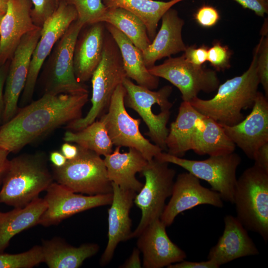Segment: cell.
I'll return each instance as SVG.
<instances>
[{
	"instance_id": "6da1fadb",
	"label": "cell",
	"mask_w": 268,
	"mask_h": 268,
	"mask_svg": "<svg viewBox=\"0 0 268 268\" xmlns=\"http://www.w3.org/2000/svg\"><path fill=\"white\" fill-rule=\"evenodd\" d=\"M88 93L44 94L0 127V148L17 153L55 129L82 117Z\"/></svg>"
},
{
	"instance_id": "7a4b0ae2",
	"label": "cell",
	"mask_w": 268,
	"mask_h": 268,
	"mask_svg": "<svg viewBox=\"0 0 268 268\" xmlns=\"http://www.w3.org/2000/svg\"><path fill=\"white\" fill-rule=\"evenodd\" d=\"M260 84L257 69V52L248 69L219 85L213 97L204 100L196 97L189 103L202 115L222 125L233 126L244 118L241 111L253 106Z\"/></svg>"
},
{
	"instance_id": "3957f363",
	"label": "cell",
	"mask_w": 268,
	"mask_h": 268,
	"mask_svg": "<svg viewBox=\"0 0 268 268\" xmlns=\"http://www.w3.org/2000/svg\"><path fill=\"white\" fill-rule=\"evenodd\" d=\"M54 181L44 153L19 155L9 160L0 191V203L23 207L38 198Z\"/></svg>"
},
{
	"instance_id": "277c9868",
	"label": "cell",
	"mask_w": 268,
	"mask_h": 268,
	"mask_svg": "<svg viewBox=\"0 0 268 268\" xmlns=\"http://www.w3.org/2000/svg\"><path fill=\"white\" fill-rule=\"evenodd\" d=\"M237 218L247 231L268 240V171L256 164L237 179L234 195Z\"/></svg>"
},
{
	"instance_id": "5b68a950",
	"label": "cell",
	"mask_w": 268,
	"mask_h": 268,
	"mask_svg": "<svg viewBox=\"0 0 268 268\" xmlns=\"http://www.w3.org/2000/svg\"><path fill=\"white\" fill-rule=\"evenodd\" d=\"M102 59L93 72L92 83V106L84 117L67 125L68 130H80L96 121L107 110L112 96L117 87L127 77L119 49L107 30Z\"/></svg>"
},
{
	"instance_id": "8992f818",
	"label": "cell",
	"mask_w": 268,
	"mask_h": 268,
	"mask_svg": "<svg viewBox=\"0 0 268 268\" xmlns=\"http://www.w3.org/2000/svg\"><path fill=\"white\" fill-rule=\"evenodd\" d=\"M126 90L125 106L135 111L148 128L145 134L155 144L166 150L165 140L169 132L167 125L172 103L169 100L172 87L166 85L153 91L134 83L126 77L123 81Z\"/></svg>"
},
{
	"instance_id": "52a82bcc",
	"label": "cell",
	"mask_w": 268,
	"mask_h": 268,
	"mask_svg": "<svg viewBox=\"0 0 268 268\" xmlns=\"http://www.w3.org/2000/svg\"><path fill=\"white\" fill-rule=\"evenodd\" d=\"M77 146L74 158L60 168L52 166L54 181L76 193L93 196L112 193L104 159L90 150Z\"/></svg>"
},
{
	"instance_id": "ba28073f",
	"label": "cell",
	"mask_w": 268,
	"mask_h": 268,
	"mask_svg": "<svg viewBox=\"0 0 268 268\" xmlns=\"http://www.w3.org/2000/svg\"><path fill=\"white\" fill-rule=\"evenodd\" d=\"M140 173L145 182L134 202L140 209L141 216L131 238L137 237L147 225L160 218L166 200L171 195L176 174L169 163L156 158L148 161Z\"/></svg>"
},
{
	"instance_id": "9c48e42d",
	"label": "cell",
	"mask_w": 268,
	"mask_h": 268,
	"mask_svg": "<svg viewBox=\"0 0 268 268\" xmlns=\"http://www.w3.org/2000/svg\"><path fill=\"white\" fill-rule=\"evenodd\" d=\"M126 90L122 84L115 89L106 112L100 117L113 144L116 146L134 148L147 161L162 152L159 146L150 142L139 130L140 119L131 117L126 109Z\"/></svg>"
},
{
	"instance_id": "30bf717a",
	"label": "cell",
	"mask_w": 268,
	"mask_h": 268,
	"mask_svg": "<svg viewBox=\"0 0 268 268\" xmlns=\"http://www.w3.org/2000/svg\"><path fill=\"white\" fill-rule=\"evenodd\" d=\"M84 26L77 19L74 21L54 47L45 74L44 94L88 93L86 85L76 79L73 68L75 45Z\"/></svg>"
},
{
	"instance_id": "8fae6325",
	"label": "cell",
	"mask_w": 268,
	"mask_h": 268,
	"mask_svg": "<svg viewBox=\"0 0 268 268\" xmlns=\"http://www.w3.org/2000/svg\"><path fill=\"white\" fill-rule=\"evenodd\" d=\"M155 158L180 166L198 179L206 181L211 190L217 192L222 200L233 203L237 179L236 170L241 162L237 153L233 152L210 156L203 160H194L162 152Z\"/></svg>"
},
{
	"instance_id": "7c38bea8",
	"label": "cell",
	"mask_w": 268,
	"mask_h": 268,
	"mask_svg": "<svg viewBox=\"0 0 268 268\" xmlns=\"http://www.w3.org/2000/svg\"><path fill=\"white\" fill-rule=\"evenodd\" d=\"M77 19L74 7L62 0H59L55 12L41 26V35L33 51L28 74L22 93L21 105L30 103L33 96L39 72L45 60L69 25Z\"/></svg>"
},
{
	"instance_id": "4fadbf2b",
	"label": "cell",
	"mask_w": 268,
	"mask_h": 268,
	"mask_svg": "<svg viewBox=\"0 0 268 268\" xmlns=\"http://www.w3.org/2000/svg\"><path fill=\"white\" fill-rule=\"evenodd\" d=\"M148 70L153 75L163 78L176 86L185 102H189L201 91L210 93L216 90L220 83L215 70L195 66L188 62L183 55L170 57Z\"/></svg>"
},
{
	"instance_id": "5bb4252c",
	"label": "cell",
	"mask_w": 268,
	"mask_h": 268,
	"mask_svg": "<svg viewBox=\"0 0 268 268\" xmlns=\"http://www.w3.org/2000/svg\"><path fill=\"white\" fill-rule=\"evenodd\" d=\"M44 199L47 208L38 224L45 227L57 225L76 213L97 207L109 205L113 193L97 195H83L73 192L55 181L46 190Z\"/></svg>"
},
{
	"instance_id": "9a60e30c",
	"label": "cell",
	"mask_w": 268,
	"mask_h": 268,
	"mask_svg": "<svg viewBox=\"0 0 268 268\" xmlns=\"http://www.w3.org/2000/svg\"><path fill=\"white\" fill-rule=\"evenodd\" d=\"M41 27L24 35L11 59L3 92L2 124L17 112L18 102L27 80L33 51L41 35Z\"/></svg>"
},
{
	"instance_id": "2e32d148",
	"label": "cell",
	"mask_w": 268,
	"mask_h": 268,
	"mask_svg": "<svg viewBox=\"0 0 268 268\" xmlns=\"http://www.w3.org/2000/svg\"><path fill=\"white\" fill-rule=\"evenodd\" d=\"M170 197L160 218L166 227L173 223L179 214L199 205L223 206L217 192L202 186L200 179L188 172L178 175Z\"/></svg>"
},
{
	"instance_id": "e0dca14e",
	"label": "cell",
	"mask_w": 268,
	"mask_h": 268,
	"mask_svg": "<svg viewBox=\"0 0 268 268\" xmlns=\"http://www.w3.org/2000/svg\"><path fill=\"white\" fill-rule=\"evenodd\" d=\"M221 125L235 145L254 160L258 148L268 142V98L258 91L252 110L245 118L233 126Z\"/></svg>"
},
{
	"instance_id": "ac0fdd59",
	"label": "cell",
	"mask_w": 268,
	"mask_h": 268,
	"mask_svg": "<svg viewBox=\"0 0 268 268\" xmlns=\"http://www.w3.org/2000/svg\"><path fill=\"white\" fill-rule=\"evenodd\" d=\"M160 219L147 225L137 237V248L142 254V268H162L185 259L186 253L168 237Z\"/></svg>"
},
{
	"instance_id": "d6986e66",
	"label": "cell",
	"mask_w": 268,
	"mask_h": 268,
	"mask_svg": "<svg viewBox=\"0 0 268 268\" xmlns=\"http://www.w3.org/2000/svg\"><path fill=\"white\" fill-rule=\"evenodd\" d=\"M113 200L108 210V242L100 258L104 266L112 260L118 245L131 239L132 220L130 212L136 193L124 189L112 183Z\"/></svg>"
},
{
	"instance_id": "ffe728a7",
	"label": "cell",
	"mask_w": 268,
	"mask_h": 268,
	"mask_svg": "<svg viewBox=\"0 0 268 268\" xmlns=\"http://www.w3.org/2000/svg\"><path fill=\"white\" fill-rule=\"evenodd\" d=\"M31 0H7L0 22V66L12 56L23 36L36 29L31 16Z\"/></svg>"
},
{
	"instance_id": "44dd1931",
	"label": "cell",
	"mask_w": 268,
	"mask_h": 268,
	"mask_svg": "<svg viewBox=\"0 0 268 268\" xmlns=\"http://www.w3.org/2000/svg\"><path fill=\"white\" fill-rule=\"evenodd\" d=\"M224 221L223 232L216 245L210 249L207 260L220 267L235 259L259 254L248 231L236 217L227 215Z\"/></svg>"
},
{
	"instance_id": "7402d4cb",
	"label": "cell",
	"mask_w": 268,
	"mask_h": 268,
	"mask_svg": "<svg viewBox=\"0 0 268 268\" xmlns=\"http://www.w3.org/2000/svg\"><path fill=\"white\" fill-rule=\"evenodd\" d=\"M160 29L150 45L142 52L144 64L147 69L155 66L156 62L169 58L187 48L182 35L184 21L178 11L172 7L162 16Z\"/></svg>"
},
{
	"instance_id": "603a6c76",
	"label": "cell",
	"mask_w": 268,
	"mask_h": 268,
	"mask_svg": "<svg viewBox=\"0 0 268 268\" xmlns=\"http://www.w3.org/2000/svg\"><path fill=\"white\" fill-rule=\"evenodd\" d=\"M78 37L73 52L75 76L81 83L88 81L102 59L106 29L103 22L89 25Z\"/></svg>"
},
{
	"instance_id": "cb8c5ba5",
	"label": "cell",
	"mask_w": 268,
	"mask_h": 268,
	"mask_svg": "<svg viewBox=\"0 0 268 268\" xmlns=\"http://www.w3.org/2000/svg\"><path fill=\"white\" fill-rule=\"evenodd\" d=\"M120 148L116 146L103 159L108 179L122 189L138 192L143 184L136 179L135 175L142 171L148 161L135 148H129L128 151L123 153Z\"/></svg>"
},
{
	"instance_id": "d4e9b609",
	"label": "cell",
	"mask_w": 268,
	"mask_h": 268,
	"mask_svg": "<svg viewBox=\"0 0 268 268\" xmlns=\"http://www.w3.org/2000/svg\"><path fill=\"white\" fill-rule=\"evenodd\" d=\"M203 116L189 102L181 103L176 119L171 124L165 140L168 153L182 157L192 149L194 136Z\"/></svg>"
},
{
	"instance_id": "484cf974",
	"label": "cell",
	"mask_w": 268,
	"mask_h": 268,
	"mask_svg": "<svg viewBox=\"0 0 268 268\" xmlns=\"http://www.w3.org/2000/svg\"><path fill=\"white\" fill-rule=\"evenodd\" d=\"M105 23L106 30L119 49L127 77L134 80L140 86L150 90L156 89L159 85V78L149 72L144 64L142 52L122 32L113 25Z\"/></svg>"
},
{
	"instance_id": "4316f807",
	"label": "cell",
	"mask_w": 268,
	"mask_h": 268,
	"mask_svg": "<svg viewBox=\"0 0 268 268\" xmlns=\"http://www.w3.org/2000/svg\"><path fill=\"white\" fill-rule=\"evenodd\" d=\"M41 246L44 263L49 268H78L99 250L97 244L85 243L74 247L59 237L43 241Z\"/></svg>"
},
{
	"instance_id": "83f0119b",
	"label": "cell",
	"mask_w": 268,
	"mask_h": 268,
	"mask_svg": "<svg viewBox=\"0 0 268 268\" xmlns=\"http://www.w3.org/2000/svg\"><path fill=\"white\" fill-rule=\"evenodd\" d=\"M46 208L44 198L38 197L23 207H14L6 212L0 211V253L15 235L38 225Z\"/></svg>"
},
{
	"instance_id": "f1b7e54d",
	"label": "cell",
	"mask_w": 268,
	"mask_h": 268,
	"mask_svg": "<svg viewBox=\"0 0 268 268\" xmlns=\"http://www.w3.org/2000/svg\"><path fill=\"white\" fill-rule=\"evenodd\" d=\"M235 144L222 126L203 115L194 136L192 150L200 155L217 156L234 152Z\"/></svg>"
},
{
	"instance_id": "f546056e",
	"label": "cell",
	"mask_w": 268,
	"mask_h": 268,
	"mask_svg": "<svg viewBox=\"0 0 268 268\" xmlns=\"http://www.w3.org/2000/svg\"><path fill=\"white\" fill-rule=\"evenodd\" d=\"M184 0L168 1L154 0H102L104 5L109 7H120L138 17L145 24L151 40L156 34L158 22L163 14L175 4Z\"/></svg>"
},
{
	"instance_id": "4dcf8cb0",
	"label": "cell",
	"mask_w": 268,
	"mask_h": 268,
	"mask_svg": "<svg viewBox=\"0 0 268 268\" xmlns=\"http://www.w3.org/2000/svg\"><path fill=\"white\" fill-rule=\"evenodd\" d=\"M99 22L111 24L122 32L141 52L150 45L147 29L136 15L120 7H107Z\"/></svg>"
},
{
	"instance_id": "1f68e13d",
	"label": "cell",
	"mask_w": 268,
	"mask_h": 268,
	"mask_svg": "<svg viewBox=\"0 0 268 268\" xmlns=\"http://www.w3.org/2000/svg\"><path fill=\"white\" fill-rule=\"evenodd\" d=\"M63 139L65 142L75 143L100 156H105L111 153L114 150V145L106 129L99 120L95 121L77 131H66Z\"/></svg>"
},
{
	"instance_id": "d6a6232c",
	"label": "cell",
	"mask_w": 268,
	"mask_h": 268,
	"mask_svg": "<svg viewBox=\"0 0 268 268\" xmlns=\"http://www.w3.org/2000/svg\"><path fill=\"white\" fill-rule=\"evenodd\" d=\"M44 263L41 246L15 254L0 253V268H31Z\"/></svg>"
},
{
	"instance_id": "836d02e7",
	"label": "cell",
	"mask_w": 268,
	"mask_h": 268,
	"mask_svg": "<svg viewBox=\"0 0 268 268\" xmlns=\"http://www.w3.org/2000/svg\"><path fill=\"white\" fill-rule=\"evenodd\" d=\"M62 0L74 7L77 14V19L85 26L99 22L107 9L102 0Z\"/></svg>"
},
{
	"instance_id": "e575fe53",
	"label": "cell",
	"mask_w": 268,
	"mask_h": 268,
	"mask_svg": "<svg viewBox=\"0 0 268 268\" xmlns=\"http://www.w3.org/2000/svg\"><path fill=\"white\" fill-rule=\"evenodd\" d=\"M257 52V69L260 82L268 96V37L262 35L259 44L255 49Z\"/></svg>"
},
{
	"instance_id": "d590c367",
	"label": "cell",
	"mask_w": 268,
	"mask_h": 268,
	"mask_svg": "<svg viewBox=\"0 0 268 268\" xmlns=\"http://www.w3.org/2000/svg\"><path fill=\"white\" fill-rule=\"evenodd\" d=\"M231 56L228 47L217 42L208 48L207 61L216 70H224L230 67Z\"/></svg>"
},
{
	"instance_id": "8d00e7d4",
	"label": "cell",
	"mask_w": 268,
	"mask_h": 268,
	"mask_svg": "<svg viewBox=\"0 0 268 268\" xmlns=\"http://www.w3.org/2000/svg\"><path fill=\"white\" fill-rule=\"evenodd\" d=\"M31 16L35 25L41 27L44 22L56 10L59 0H31Z\"/></svg>"
},
{
	"instance_id": "74e56055",
	"label": "cell",
	"mask_w": 268,
	"mask_h": 268,
	"mask_svg": "<svg viewBox=\"0 0 268 268\" xmlns=\"http://www.w3.org/2000/svg\"><path fill=\"white\" fill-rule=\"evenodd\" d=\"M194 18L201 26L209 28L214 26L218 22L220 15L215 7L204 5L198 9L194 14Z\"/></svg>"
},
{
	"instance_id": "f35d334b",
	"label": "cell",
	"mask_w": 268,
	"mask_h": 268,
	"mask_svg": "<svg viewBox=\"0 0 268 268\" xmlns=\"http://www.w3.org/2000/svg\"><path fill=\"white\" fill-rule=\"evenodd\" d=\"M208 48L205 45L197 47L196 45L187 47L183 54L189 63L197 66L202 65L207 61Z\"/></svg>"
},
{
	"instance_id": "ab89813d",
	"label": "cell",
	"mask_w": 268,
	"mask_h": 268,
	"mask_svg": "<svg viewBox=\"0 0 268 268\" xmlns=\"http://www.w3.org/2000/svg\"><path fill=\"white\" fill-rule=\"evenodd\" d=\"M242 6L254 11L256 15L264 17L268 13V0H234Z\"/></svg>"
},
{
	"instance_id": "60d3db41",
	"label": "cell",
	"mask_w": 268,
	"mask_h": 268,
	"mask_svg": "<svg viewBox=\"0 0 268 268\" xmlns=\"http://www.w3.org/2000/svg\"><path fill=\"white\" fill-rule=\"evenodd\" d=\"M168 268H219L213 261L190 262L183 260L169 265Z\"/></svg>"
},
{
	"instance_id": "b9f144b4",
	"label": "cell",
	"mask_w": 268,
	"mask_h": 268,
	"mask_svg": "<svg viewBox=\"0 0 268 268\" xmlns=\"http://www.w3.org/2000/svg\"><path fill=\"white\" fill-rule=\"evenodd\" d=\"M254 160L255 164L268 171V142L258 148Z\"/></svg>"
},
{
	"instance_id": "7bdbcfd3",
	"label": "cell",
	"mask_w": 268,
	"mask_h": 268,
	"mask_svg": "<svg viewBox=\"0 0 268 268\" xmlns=\"http://www.w3.org/2000/svg\"><path fill=\"white\" fill-rule=\"evenodd\" d=\"M9 64H5L0 66V123L2 122L4 111L3 88L8 70Z\"/></svg>"
},
{
	"instance_id": "ee69618b",
	"label": "cell",
	"mask_w": 268,
	"mask_h": 268,
	"mask_svg": "<svg viewBox=\"0 0 268 268\" xmlns=\"http://www.w3.org/2000/svg\"><path fill=\"white\" fill-rule=\"evenodd\" d=\"M140 252L137 248H134L126 261L121 265L120 268H142V264L140 258Z\"/></svg>"
},
{
	"instance_id": "f6af8a7d",
	"label": "cell",
	"mask_w": 268,
	"mask_h": 268,
	"mask_svg": "<svg viewBox=\"0 0 268 268\" xmlns=\"http://www.w3.org/2000/svg\"><path fill=\"white\" fill-rule=\"evenodd\" d=\"M61 152L67 160H71L78 154V148L76 144L73 145L66 142L62 145Z\"/></svg>"
},
{
	"instance_id": "bcb514c9",
	"label": "cell",
	"mask_w": 268,
	"mask_h": 268,
	"mask_svg": "<svg viewBox=\"0 0 268 268\" xmlns=\"http://www.w3.org/2000/svg\"><path fill=\"white\" fill-rule=\"evenodd\" d=\"M9 153L0 148V185L2 184L3 178L8 167L9 160L8 155Z\"/></svg>"
},
{
	"instance_id": "7dc6e473",
	"label": "cell",
	"mask_w": 268,
	"mask_h": 268,
	"mask_svg": "<svg viewBox=\"0 0 268 268\" xmlns=\"http://www.w3.org/2000/svg\"><path fill=\"white\" fill-rule=\"evenodd\" d=\"M49 160L52 164V166L57 168L63 167L67 160L61 152L58 151H53L50 153Z\"/></svg>"
},
{
	"instance_id": "c3c4849f",
	"label": "cell",
	"mask_w": 268,
	"mask_h": 268,
	"mask_svg": "<svg viewBox=\"0 0 268 268\" xmlns=\"http://www.w3.org/2000/svg\"><path fill=\"white\" fill-rule=\"evenodd\" d=\"M7 0H0V11L5 13L7 7Z\"/></svg>"
},
{
	"instance_id": "681fc988",
	"label": "cell",
	"mask_w": 268,
	"mask_h": 268,
	"mask_svg": "<svg viewBox=\"0 0 268 268\" xmlns=\"http://www.w3.org/2000/svg\"><path fill=\"white\" fill-rule=\"evenodd\" d=\"M4 13L0 11V22L1 20V19L4 15Z\"/></svg>"
},
{
	"instance_id": "f907efd6",
	"label": "cell",
	"mask_w": 268,
	"mask_h": 268,
	"mask_svg": "<svg viewBox=\"0 0 268 268\" xmlns=\"http://www.w3.org/2000/svg\"></svg>"
}]
</instances>
